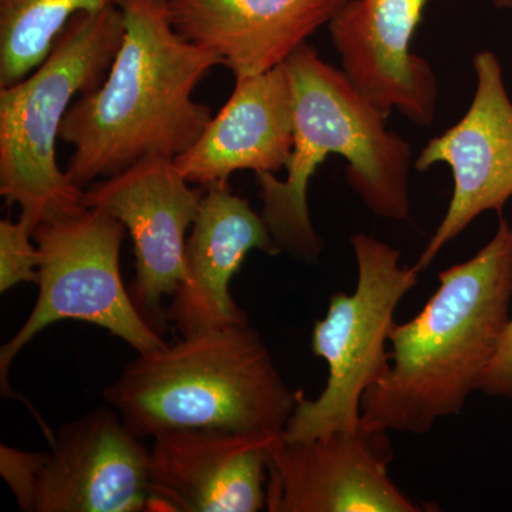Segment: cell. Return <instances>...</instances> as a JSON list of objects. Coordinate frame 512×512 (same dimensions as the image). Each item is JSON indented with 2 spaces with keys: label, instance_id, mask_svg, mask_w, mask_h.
Segmentation results:
<instances>
[{
  "label": "cell",
  "instance_id": "1",
  "mask_svg": "<svg viewBox=\"0 0 512 512\" xmlns=\"http://www.w3.org/2000/svg\"><path fill=\"white\" fill-rule=\"evenodd\" d=\"M116 2L123 43L104 82L73 101L59 133L73 147L66 174L82 190L148 158L177 160L212 120L192 92L221 57L178 35L164 0Z\"/></svg>",
  "mask_w": 512,
  "mask_h": 512
},
{
  "label": "cell",
  "instance_id": "2",
  "mask_svg": "<svg viewBox=\"0 0 512 512\" xmlns=\"http://www.w3.org/2000/svg\"><path fill=\"white\" fill-rule=\"evenodd\" d=\"M439 282L419 315L390 330V370L360 403L367 430L427 433L481 389L511 319L510 222L501 217L493 239Z\"/></svg>",
  "mask_w": 512,
  "mask_h": 512
},
{
  "label": "cell",
  "instance_id": "3",
  "mask_svg": "<svg viewBox=\"0 0 512 512\" xmlns=\"http://www.w3.org/2000/svg\"><path fill=\"white\" fill-rule=\"evenodd\" d=\"M285 69L293 99V148L285 180L256 174L262 218L282 252L316 262L323 241L313 228L308 205L309 181L330 156L346 158L348 184L380 218L404 221L410 215L412 147L387 130L383 116L362 96L342 70L320 59L308 43L299 47Z\"/></svg>",
  "mask_w": 512,
  "mask_h": 512
},
{
  "label": "cell",
  "instance_id": "4",
  "mask_svg": "<svg viewBox=\"0 0 512 512\" xmlns=\"http://www.w3.org/2000/svg\"><path fill=\"white\" fill-rule=\"evenodd\" d=\"M299 393L258 330L242 323L138 353L104 399L144 440L180 430L284 434Z\"/></svg>",
  "mask_w": 512,
  "mask_h": 512
},
{
  "label": "cell",
  "instance_id": "5",
  "mask_svg": "<svg viewBox=\"0 0 512 512\" xmlns=\"http://www.w3.org/2000/svg\"><path fill=\"white\" fill-rule=\"evenodd\" d=\"M124 32L117 2L79 13L45 62L22 82L0 87V195L9 207L19 205L20 220L33 232L86 210L84 190L57 164L56 141L74 96L104 82Z\"/></svg>",
  "mask_w": 512,
  "mask_h": 512
},
{
  "label": "cell",
  "instance_id": "6",
  "mask_svg": "<svg viewBox=\"0 0 512 512\" xmlns=\"http://www.w3.org/2000/svg\"><path fill=\"white\" fill-rule=\"evenodd\" d=\"M357 262L355 292L335 293L328 315L313 326L312 352L329 376L318 399L299 393L284 439L311 440L360 427V403L390 370L389 333L400 301L419 282L414 266L400 265V252L372 235L352 239Z\"/></svg>",
  "mask_w": 512,
  "mask_h": 512
},
{
  "label": "cell",
  "instance_id": "7",
  "mask_svg": "<svg viewBox=\"0 0 512 512\" xmlns=\"http://www.w3.org/2000/svg\"><path fill=\"white\" fill-rule=\"evenodd\" d=\"M127 228L99 208L39 225V296L22 328L0 349L2 393L10 394L9 369L16 356L47 326L76 319L109 330L138 353L168 345L138 312L120 271Z\"/></svg>",
  "mask_w": 512,
  "mask_h": 512
},
{
  "label": "cell",
  "instance_id": "8",
  "mask_svg": "<svg viewBox=\"0 0 512 512\" xmlns=\"http://www.w3.org/2000/svg\"><path fill=\"white\" fill-rule=\"evenodd\" d=\"M0 474L20 511H150L151 450L109 404L62 427L45 453L2 444Z\"/></svg>",
  "mask_w": 512,
  "mask_h": 512
},
{
  "label": "cell",
  "instance_id": "9",
  "mask_svg": "<svg viewBox=\"0 0 512 512\" xmlns=\"http://www.w3.org/2000/svg\"><path fill=\"white\" fill-rule=\"evenodd\" d=\"M192 185L175 160L148 158L83 192L84 208L106 211L130 232L136 255L131 299L158 332L167 323L164 296H173L187 278L185 234L205 194Z\"/></svg>",
  "mask_w": 512,
  "mask_h": 512
},
{
  "label": "cell",
  "instance_id": "10",
  "mask_svg": "<svg viewBox=\"0 0 512 512\" xmlns=\"http://www.w3.org/2000/svg\"><path fill=\"white\" fill-rule=\"evenodd\" d=\"M476 92L463 119L431 138L414 161L419 171L446 164L453 173V197L446 215L414 265L429 268L448 242L488 211L503 214L512 198V101L505 89L503 67L493 52L473 60Z\"/></svg>",
  "mask_w": 512,
  "mask_h": 512
},
{
  "label": "cell",
  "instance_id": "11",
  "mask_svg": "<svg viewBox=\"0 0 512 512\" xmlns=\"http://www.w3.org/2000/svg\"><path fill=\"white\" fill-rule=\"evenodd\" d=\"M387 431H336L311 440L282 437L266 476L269 512H419L387 473Z\"/></svg>",
  "mask_w": 512,
  "mask_h": 512
},
{
  "label": "cell",
  "instance_id": "12",
  "mask_svg": "<svg viewBox=\"0 0 512 512\" xmlns=\"http://www.w3.org/2000/svg\"><path fill=\"white\" fill-rule=\"evenodd\" d=\"M430 0H348L329 22L342 72L384 117L399 110L420 127L433 123L439 83L424 57L410 52Z\"/></svg>",
  "mask_w": 512,
  "mask_h": 512
},
{
  "label": "cell",
  "instance_id": "13",
  "mask_svg": "<svg viewBox=\"0 0 512 512\" xmlns=\"http://www.w3.org/2000/svg\"><path fill=\"white\" fill-rule=\"evenodd\" d=\"M284 434L167 431L151 447L150 511L258 512L272 448Z\"/></svg>",
  "mask_w": 512,
  "mask_h": 512
},
{
  "label": "cell",
  "instance_id": "14",
  "mask_svg": "<svg viewBox=\"0 0 512 512\" xmlns=\"http://www.w3.org/2000/svg\"><path fill=\"white\" fill-rule=\"evenodd\" d=\"M254 249L271 256L282 252L262 215L228 184L205 188L185 247L187 278L165 309L167 322L181 336L249 323L229 293V282Z\"/></svg>",
  "mask_w": 512,
  "mask_h": 512
},
{
  "label": "cell",
  "instance_id": "15",
  "mask_svg": "<svg viewBox=\"0 0 512 512\" xmlns=\"http://www.w3.org/2000/svg\"><path fill=\"white\" fill-rule=\"evenodd\" d=\"M348 0H164L175 32L221 57L235 77L281 66Z\"/></svg>",
  "mask_w": 512,
  "mask_h": 512
},
{
  "label": "cell",
  "instance_id": "16",
  "mask_svg": "<svg viewBox=\"0 0 512 512\" xmlns=\"http://www.w3.org/2000/svg\"><path fill=\"white\" fill-rule=\"evenodd\" d=\"M293 148V99L285 64L235 77V89L200 140L175 160L191 184H228L235 171L278 173Z\"/></svg>",
  "mask_w": 512,
  "mask_h": 512
},
{
  "label": "cell",
  "instance_id": "17",
  "mask_svg": "<svg viewBox=\"0 0 512 512\" xmlns=\"http://www.w3.org/2000/svg\"><path fill=\"white\" fill-rule=\"evenodd\" d=\"M116 0H0V87L22 82L55 46L79 13L99 12Z\"/></svg>",
  "mask_w": 512,
  "mask_h": 512
},
{
  "label": "cell",
  "instance_id": "18",
  "mask_svg": "<svg viewBox=\"0 0 512 512\" xmlns=\"http://www.w3.org/2000/svg\"><path fill=\"white\" fill-rule=\"evenodd\" d=\"M32 237V229L20 218L0 221V292L39 279L40 251Z\"/></svg>",
  "mask_w": 512,
  "mask_h": 512
},
{
  "label": "cell",
  "instance_id": "19",
  "mask_svg": "<svg viewBox=\"0 0 512 512\" xmlns=\"http://www.w3.org/2000/svg\"><path fill=\"white\" fill-rule=\"evenodd\" d=\"M480 390L488 396L512 400V313L503 342L485 373Z\"/></svg>",
  "mask_w": 512,
  "mask_h": 512
},
{
  "label": "cell",
  "instance_id": "20",
  "mask_svg": "<svg viewBox=\"0 0 512 512\" xmlns=\"http://www.w3.org/2000/svg\"><path fill=\"white\" fill-rule=\"evenodd\" d=\"M491 3L498 9H512V0H491Z\"/></svg>",
  "mask_w": 512,
  "mask_h": 512
}]
</instances>
